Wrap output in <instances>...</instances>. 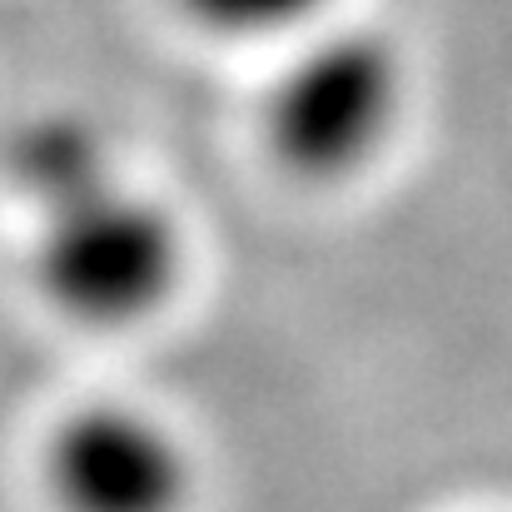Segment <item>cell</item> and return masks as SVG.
I'll use <instances>...</instances> for the list:
<instances>
[{"label":"cell","instance_id":"cell-1","mask_svg":"<svg viewBox=\"0 0 512 512\" xmlns=\"http://www.w3.org/2000/svg\"><path fill=\"white\" fill-rule=\"evenodd\" d=\"M30 224V284L80 329H140L184 289L189 234L125 170L30 209Z\"/></svg>","mask_w":512,"mask_h":512},{"label":"cell","instance_id":"cell-2","mask_svg":"<svg viewBox=\"0 0 512 512\" xmlns=\"http://www.w3.org/2000/svg\"><path fill=\"white\" fill-rule=\"evenodd\" d=\"M408 105L398 45L368 25H319L264 95V140L299 179L329 184L378 160Z\"/></svg>","mask_w":512,"mask_h":512},{"label":"cell","instance_id":"cell-4","mask_svg":"<svg viewBox=\"0 0 512 512\" xmlns=\"http://www.w3.org/2000/svg\"><path fill=\"white\" fill-rule=\"evenodd\" d=\"M115 170H125L115 140L85 110H40L20 120L15 135L5 140V179L25 199V209L75 194Z\"/></svg>","mask_w":512,"mask_h":512},{"label":"cell","instance_id":"cell-5","mask_svg":"<svg viewBox=\"0 0 512 512\" xmlns=\"http://www.w3.org/2000/svg\"><path fill=\"white\" fill-rule=\"evenodd\" d=\"M179 15L219 40H289L319 30L334 0H174Z\"/></svg>","mask_w":512,"mask_h":512},{"label":"cell","instance_id":"cell-3","mask_svg":"<svg viewBox=\"0 0 512 512\" xmlns=\"http://www.w3.org/2000/svg\"><path fill=\"white\" fill-rule=\"evenodd\" d=\"M40 483L55 512H189L194 458L160 413L95 398L45 433Z\"/></svg>","mask_w":512,"mask_h":512}]
</instances>
